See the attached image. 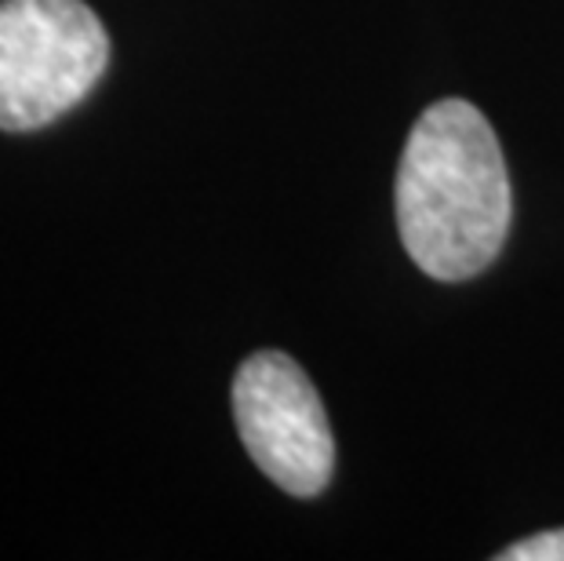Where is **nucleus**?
Here are the masks:
<instances>
[{
	"label": "nucleus",
	"instance_id": "nucleus-1",
	"mask_svg": "<svg viewBox=\"0 0 564 561\" xmlns=\"http://www.w3.org/2000/svg\"><path fill=\"white\" fill-rule=\"evenodd\" d=\"M510 175L477 106L434 103L419 117L398 169V226L408 256L437 281L477 278L510 230Z\"/></svg>",
	"mask_w": 564,
	"mask_h": 561
},
{
	"label": "nucleus",
	"instance_id": "nucleus-4",
	"mask_svg": "<svg viewBox=\"0 0 564 561\" xmlns=\"http://www.w3.org/2000/svg\"><path fill=\"white\" fill-rule=\"evenodd\" d=\"M502 561H564V529L539 532L532 540H521L499 554Z\"/></svg>",
	"mask_w": 564,
	"mask_h": 561
},
{
	"label": "nucleus",
	"instance_id": "nucleus-2",
	"mask_svg": "<svg viewBox=\"0 0 564 561\" xmlns=\"http://www.w3.org/2000/svg\"><path fill=\"white\" fill-rule=\"evenodd\" d=\"M110 37L84 0H0V128L33 131L88 95Z\"/></svg>",
	"mask_w": 564,
	"mask_h": 561
},
{
	"label": "nucleus",
	"instance_id": "nucleus-3",
	"mask_svg": "<svg viewBox=\"0 0 564 561\" xmlns=\"http://www.w3.org/2000/svg\"><path fill=\"white\" fill-rule=\"evenodd\" d=\"M234 420L248 456L292 496L332 482L335 438L310 376L281 350H259L237 368Z\"/></svg>",
	"mask_w": 564,
	"mask_h": 561
}]
</instances>
